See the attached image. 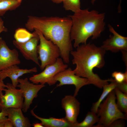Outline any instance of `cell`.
<instances>
[{
    "mask_svg": "<svg viewBox=\"0 0 127 127\" xmlns=\"http://www.w3.org/2000/svg\"><path fill=\"white\" fill-rule=\"evenodd\" d=\"M72 24L71 19L69 16L60 17L29 16L25 26L30 31L38 30L46 39L56 45L62 59L67 64L70 61V53L73 50L70 36Z\"/></svg>",
    "mask_w": 127,
    "mask_h": 127,
    "instance_id": "cell-1",
    "label": "cell"
},
{
    "mask_svg": "<svg viewBox=\"0 0 127 127\" xmlns=\"http://www.w3.org/2000/svg\"><path fill=\"white\" fill-rule=\"evenodd\" d=\"M76 48L70 52L73 57L72 64L76 66L73 70L76 75L87 79L90 84L100 89L113 80L112 78L102 79L93 72L95 68H100L104 66L105 50L90 43L80 45Z\"/></svg>",
    "mask_w": 127,
    "mask_h": 127,
    "instance_id": "cell-2",
    "label": "cell"
},
{
    "mask_svg": "<svg viewBox=\"0 0 127 127\" xmlns=\"http://www.w3.org/2000/svg\"><path fill=\"white\" fill-rule=\"evenodd\" d=\"M68 16L72 21L70 36L71 41H74L75 48L81 44H86L90 37L93 40L97 39L104 29V13L94 10L89 11L88 9H80Z\"/></svg>",
    "mask_w": 127,
    "mask_h": 127,
    "instance_id": "cell-3",
    "label": "cell"
},
{
    "mask_svg": "<svg viewBox=\"0 0 127 127\" xmlns=\"http://www.w3.org/2000/svg\"><path fill=\"white\" fill-rule=\"evenodd\" d=\"M115 93L113 90L101 103L96 114L99 117L95 127H109L114 121L118 119L126 120L127 115L119 109L116 102Z\"/></svg>",
    "mask_w": 127,
    "mask_h": 127,
    "instance_id": "cell-4",
    "label": "cell"
},
{
    "mask_svg": "<svg viewBox=\"0 0 127 127\" xmlns=\"http://www.w3.org/2000/svg\"><path fill=\"white\" fill-rule=\"evenodd\" d=\"M39 37L40 44L37 50L39 60L41 62L40 67L43 70L47 65L54 64L60 56L59 48L50 40L46 39L42 32L37 29L34 30Z\"/></svg>",
    "mask_w": 127,
    "mask_h": 127,
    "instance_id": "cell-5",
    "label": "cell"
},
{
    "mask_svg": "<svg viewBox=\"0 0 127 127\" xmlns=\"http://www.w3.org/2000/svg\"><path fill=\"white\" fill-rule=\"evenodd\" d=\"M68 67V65L63 61L61 58H58L54 64L47 65L44 70L40 73L34 75L29 79L36 84L47 83L49 85L54 84L56 82L54 79V76Z\"/></svg>",
    "mask_w": 127,
    "mask_h": 127,
    "instance_id": "cell-6",
    "label": "cell"
},
{
    "mask_svg": "<svg viewBox=\"0 0 127 127\" xmlns=\"http://www.w3.org/2000/svg\"><path fill=\"white\" fill-rule=\"evenodd\" d=\"M4 91L0 93V111L9 108H20L22 109L24 98L23 93L19 89L13 86L12 83H8Z\"/></svg>",
    "mask_w": 127,
    "mask_h": 127,
    "instance_id": "cell-7",
    "label": "cell"
},
{
    "mask_svg": "<svg viewBox=\"0 0 127 127\" xmlns=\"http://www.w3.org/2000/svg\"><path fill=\"white\" fill-rule=\"evenodd\" d=\"M54 79L56 82L57 81L59 82L57 85V87L66 85H74L75 89L74 96L75 97L82 87L90 84L87 79L76 75L70 67L57 74L54 76Z\"/></svg>",
    "mask_w": 127,
    "mask_h": 127,
    "instance_id": "cell-8",
    "label": "cell"
},
{
    "mask_svg": "<svg viewBox=\"0 0 127 127\" xmlns=\"http://www.w3.org/2000/svg\"><path fill=\"white\" fill-rule=\"evenodd\" d=\"M18 82L17 87L20 88L24 98L22 110L25 113L29 108L33 99L37 96L39 91L45 85L44 84H34L29 82L27 78H19Z\"/></svg>",
    "mask_w": 127,
    "mask_h": 127,
    "instance_id": "cell-9",
    "label": "cell"
},
{
    "mask_svg": "<svg viewBox=\"0 0 127 127\" xmlns=\"http://www.w3.org/2000/svg\"><path fill=\"white\" fill-rule=\"evenodd\" d=\"M39 40V36L36 33L35 36L25 42H20L14 40L13 43L26 59L32 61L40 67L37 50Z\"/></svg>",
    "mask_w": 127,
    "mask_h": 127,
    "instance_id": "cell-10",
    "label": "cell"
},
{
    "mask_svg": "<svg viewBox=\"0 0 127 127\" xmlns=\"http://www.w3.org/2000/svg\"><path fill=\"white\" fill-rule=\"evenodd\" d=\"M108 27L110 32L112 35L103 41L101 47L106 51L113 52L120 51H127V38L118 33L110 24Z\"/></svg>",
    "mask_w": 127,
    "mask_h": 127,
    "instance_id": "cell-11",
    "label": "cell"
},
{
    "mask_svg": "<svg viewBox=\"0 0 127 127\" xmlns=\"http://www.w3.org/2000/svg\"><path fill=\"white\" fill-rule=\"evenodd\" d=\"M21 61L19 53L15 49H10L2 37L0 38V70L14 65H18Z\"/></svg>",
    "mask_w": 127,
    "mask_h": 127,
    "instance_id": "cell-12",
    "label": "cell"
},
{
    "mask_svg": "<svg viewBox=\"0 0 127 127\" xmlns=\"http://www.w3.org/2000/svg\"><path fill=\"white\" fill-rule=\"evenodd\" d=\"M80 104L74 95H66L61 100L62 107L66 113L65 117L72 123L78 122L77 119L79 112Z\"/></svg>",
    "mask_w": 127,
    "mask_h": 127,
    "instance_id": "cell-13",
    "label": "cell"
},
{
    "mask_svg": "<svg viewBox=\"0 0 127 127\" xmlns=\"http://www.w3.org/2000/svg\"><path fill=\"white\" fill-rule=\"evenodd\" d=\"M37 68L34 67L30 69H21L17 65L10 66L0 71V78L3 80L6 78H9L11 80L12 84L16 87L19 83L18 79L23 75L27 73L36 72Z\"/></svg>",
    "mask_w": 127,
    "mask_h": 127,
    "instance_id": "cell-14",
    "label": "cell"
},
{
    "mask_svg": "<svg viewBox=\"0 0 127 127\" xmlns=\"http://www.w3.org/2000/svg\"><path fill=\"white\" fill-rule=\"evenodd\" d=\"M8 119L14 127H30L29 119L24 115L21 108H9L6 109Z\"/></svg>",
    "mask_w": 127,
    "mask_h": 127,
    "instance_id": "cell-15",
    "label": "cell"
},
{
    "mask_svg": "<svg viewBox=\"0 0 127 127\" xmlns=\"http://www.w3.org/2000/svg\"><path fill=\"white\" fill-rule=\"evenodd\" d=\"M34 108L31 110L32 115L39 120L44 127H74V124L68 121L65 118H57L49 117L48 118H43L38 116L34 113Z\"/></svg>",
    "mask_w": 127,
    "mask_h": 127,
    "instance_id": "cell-16",
    "label": "cell"
},
{
    "mask_svg": "<svg viewBox=\"0 0 127 127\" xmlns=\"http://www.w3.org/2000/svg\"><path fill=\"white\" fill-rule=\"evenodd\" d=\"M116 82L114 79L110 83L105 85L103 87L102 93L98 100L93 104L91 111L96 114L99 107L102 101L116 87Z\"/></svg>",
    "mask_w": 127,
    "mask_h": 127,
    "instance_id": "cell-17",
    "label": "cell"
},
{
    "mask_svg": "<svg viewBox=\"0 0 127 127\" xmlns=\"http://www.w3.org/2000/svg\"><path fill=\"white\" fill-rule=\"evenodd\" d=\"M22 0H0V16H3L8 11L16 9L21 5Z\"/></svg>",
    "mask_w": 127,
    "mask_h": 127,
    "instance_id": "cell-18",
    "label": "cell"
},
{
    "mask_svg": "<svg viewBox=\"0 0 127 127\" xmlns=\"http://www.w3.org/2000/svg\"><path fill=\"white\" fill-rule=\"evenodd\" d=\"M99 119L96 114L91 111H89L82 122L74 123V127H93L94 124L98 122Z\"/></svg>",
    "mask_w": 127,
    "mask_h": 127,
    "instance_id": "cell-19",
    "label": "cell"
},
{
    "mask_svg": "<svg viewBox=\"0 0 127 127\" xmlns=\"http://www.w3.org/2000/svg\"><path fill=\"white\" fill-rule=\"evenodd\" d=\"M116 99L117 105L119 109L123 113L127 115V94L124 93L116 87L114 89Z\"/></svg>",
    "mask_w": 127,
    "mask_h": 127,
    "instance_id": "cell-20",
    "label": "cell"
},
{
    "mask_svg": "<svg viewBox=\"0 0 127 127\" xmlns=\"http://www.w3.org/2000/svg\"><path fill=\"white\" fill-rule=\"evenodd\" d=\"M36 34V31L31 33L26 29L20 28L16 29L14 35L16 41L19 42H24L30 39Z\"/></svg>",
    "mask_w": 127,
    "mask_h": 127,
    "instance_id": "cell-21",
    "label": "cell"
},
{
    "mask_svg": "<svg viewBox=\"0 0 127 127\" xmlns=\"http://www.w3.org/2000/svg\"><path fill=\"white\" fill-rule=\"evenodd\" d=\"M62 2L66 10H71L75 13L81 9L80 0H63Z\"/></svg>",
    "mask_w": 127,
    "mask_h": 127,
    "instance_id": "cell-22",
    "label": "cell"
},
{
    "mask_svg": "<svg viewBox=\"0 0 127 127\" xmlns=\"http://www.w3.org/2000/svg\"><path fill=\"white\" fill-rule=\"evenodd\" d=\"M112 77L117 83H120L127 82V71L124 73L120 71H115L112 74Z\"/></svg>",
    "mask_w": 127,
    "mask_h": 127,
    "instance_id": "cell-23",
    "label": "cell"
},
{
    "mask_svg": "<svg viewBox=\"0 0 127 127\" xmlns=\"http://www.w3.org/2000/svg\"><path fill=\"white\" fill-rule=\"evenodd\" d=\"M124 119H118L113 121L109 127H123L125 126Z\"/></svg>",
    "mask_w": 127,
    "mask_h": 127,
    "instance_id": "cell-24",
    "label": "cell"
},
{
    "mask_svg": "<svg viewBox=\"0 0 127 127\" xmlns=\"http://www.w3.org/2000/svg\"><path fill=\"white\" fill-rule=\"evenodd\" d=\"M116 87L122 92L127 94V82L120 83L116 82Z\"/></svg>",
    "mask_w": 127,
    "mask_h": 127,
    "instance_id": "cell-25",
    "label": "cell"
},
{
    "mask_svg": "<svg viewBox=\"0 0 127 127\" xmlns=\"http://www.w3.org/2000/svg\"><path fill=\"white\" fill-rule=\"evenodd\" d=\"M7 109L2 110L0 112V123L4 122L8 119Z\"/></svg>",
    "mask_w": 127,
    "mask_h": 127,
    "instance_id": "cell-26",
    "label": "cell"
},
{
    "mask_svg": "<svg viewBox=\"0 0 127 127\" xmlns=\"http://www.w3.org/2000/svg\"><path fill=\"white\" fill-rule=\"evenodd\" d=\"M8 29L4 25V22L1 17H0V34L3 32H7Z\"/></svg>",
    "mask_w": 127,
    "mask_h": 127,
    "instance_id": "cell-27",
    "label": "cell"
},
{
    "mask_svg": "<svg viewBox=\"0 0 127 127\" xmlns=\"http://www.w3.org/2000/svg\"><path fill=\"white\" fill-rule=\"evenodd\" d=\"M6 86V85L4 83L3 80L0 78V93L4 91Z\"/></svg>",
    "mask_w": 127,
    "mask_h": 127,
    "instance_id": "cell-28",
    "label": "cell"
},
{
    "mask_svg": "<svg viewBox=\"0 0 127 127\" xmlns=\"http://www.w3.org/2000/svg\"><path fill=\"white\" fill-rule=\"evenodd\" d=\"M13 127V126L12 123L8 119L4 122V127Z\"/></svg>",
    "mask_w": 127,
    "mask_h": 127,
    "instance_id": "cell-29",
    "label": "cell"
},
{
    "mask_svg": "<svg viewBox=\"0 0 127 127\" xmlns=\"http://www.w3.org/2000/svg\"><path fill=\"white\" fill-rule=\"evenodd\" d=\"M34 127H44L41 123H33L32 125Z\"/></svg>",
    "mask_w": 127,
    "mask_h": 127,
    "instance_id": "cell-30",
    "label": "cell"
},
{
    "mask_svg": "<svg viewBox=\"0 0 127 127\" xmlns=\"http://www.w3.org/2000/svg\"><path fill=\"white\" fill-rule=\"evenodd\" d=\"M96 0H91V3H93ZM121 0H120V4H119V6L118 7V11L119 12H120L121 10Z\"/></svg>",
    "mask_w": 127,
    "mask_h": 127,
    "instance_id": "cell-31",
    "label": "cell"
},
{
    "mask_svg": "<svg viewBox=\"0 0 127 127\" xmlns=\"http://www.w3.org/2000/svg\"><path fill=\"white\" fill-rule=\"evenodd\" d=\"M54 3L56 4H59L61 3L63 1V0H51Z\"/></svg>",
    "mask_w": 127,
    "mask_h": 127,
    "instance_id": "cell-32",
    "label": "cell"
},
{
    "mask_svg": "<svg viewBox=\"0 0 127 127\" xmlns=\"http://www.w3.org/2000/svg\"><path fill=\"white\" fill-rule=\"evenodd\" d=\"M4 122L0 123V127H4Z\"/></svg>",
    "mask_w": 127,
    "mask_h": 127,
    "instance_id": "cell-33",
    "label": "cell"
},
{
    "mask_svg": "<svg viewBox=\"0 0 127 127\" xmlns=\"http://www.w3.org/2000/svg\"></svg>",
    "mask_w": 127,
    "mask_h": 127,
    "instance_id": "cell-34",
    "label": "cell"
}]
</instances>
